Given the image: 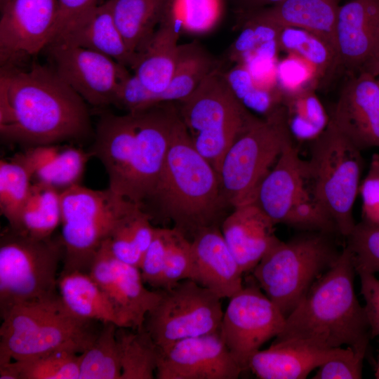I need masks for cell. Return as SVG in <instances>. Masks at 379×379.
<instances>
[{
  "label": "cell",
  "mask_w": 379,
  "mask_h": 379,
  "mask_svg": "<svg viewBox=\"0 0 379 379\" xmlns=\"http://www.w3.org/2000/svg\"><path fill=\"white\" fill-rule=\"evenodd\" d=\"M46 49L58 74L94 107L113 105L119 85L130 74L126 66L88 49L56 41Z\"/></svg>",
  "instance_id": "obj_15"
},
{
  "label": "cell",
  "mask_w": 379,
  "mask_h": 379,
  "mask_svg": "<svg viewBox=\"0 0 379 379\" xmlns=\"http://www.w3.org/2000/svg\"><path fill=\"white\" fill-rule=\"evenodd\" d=\"M225 75L234 93L246 107L267 114L281 106L284 95L279 88L258 82L246 65L238 64Z\"/></svg>",
  "instance_id": "obj_40"
},
{
  "label": "cell",
  "mask_w": 379,
  "mask_h": 379,
  "mask_svg": "<svg viewBox=\"0 0 379 379\" xmlns=\"http://www.w3.org/2000/svg\"><path fill=\"white\" fill-rule=\"evenodd\" d=\"M133 113L136 135L122 196L142 206L161 174L179 112L174 102H165Z\"/></svg>",
  "instance_id": "obj_13"
},
{
  "label": "cell",
  "mask_w": 379,
  "mask_h": 379,
  "mask_svg": "<svg viewBox=\"0 0 379 379\" xmlns=\"http://www.w3.org/2000/svg\"><path fill=\"white\" fill-rule=\"evenodd\" d=\"M360 151L379 148V83L363 70L344 84L330 117Z\"/></svg>",
  "instance_id": "obj_19"
},
{
  "label": "cell",
  "mask_w": 379,
  "mask_h": 379,
  "mask_svg": "<svg viewBox=\"0 0 379 379\" xmlns=\"http://www.w3.org/2000/svg\"><path fill=\"white\" fill-rule=\"evenodd\" d=\"M58 0H9L1 7V66L18 65L50 42Z\"/></svg>",
  "instance_id": "obj_18"
},
{
  "label": "cell",
  "mask_w": 379,
  "mask_h": 379,
  "mask_svg": "<svg viewBox=\"0 0 379 379\" xmlns=\"http://www.w3.org/2000/svg\"><path fill=\"white\" fill-rule=\"evenodd\" d=\"M218 67L217 60L198 41L179 44L171 80L165 91L155 98V105L183 100L208 74Z\"/></svg>",
  "instance_id": "obj_31"
},
{
  "label": "cell",
  "mask_w": 379,
  "mask_h": 379,
  "mask_svg": "<svg viewBox=\"0 0 379 379\" xmlns=\"http://www.w3.org/2000/svg\"><path fill=\"white\" fill-rule=\"evenodd\" d=\"M284 106L255 117L225 154L218 171L225 206L251 203L255 192L292 140Z\"/></svg>",
  "instance_id": "obj_8"
},
{
  "label": "cell",
  "mask_w": 379,
  "mask_h": 379,
  "mask_svg": "<svg viewBox=\"0 0 379 379\" xmlns=\"http://www.w3.org/2000/svg\"><path fill=\"white\" fill-rule=\"evenodd\" d=\"M356 274L345 246L335 263L286 318L273 343L294 340L326 350L345 345L366 355L371 335L364 307L355 293Z\"/></svg>",
  "instance_id": "obj_2"
},
{
  "label": "cell",
  "mask_w": 379,
  "mask_h": 379,
  "mask_svg": "<svg viewBox=\"0 0 379 379\" xmlns=\"http://www.w3.org/2000/svg\"><path fill=\"white\" fill-rule=\"evenodd\" d=\"M135 205L109 188L95 190L79 184L61 192V272L88 274L97 252L118 220Z\"/></svg>",
  "instance_id": "obj_9"
},
{
  "label": "cell",
  "mask_w": 379,
  "mask_h": 379,
  "mask_svg": "<svg viewBox=\"0 0 379 379\" xmlns=\"http://www.w3.org/2000/svg\"><path fill=\"white\" fill-rule=\"evenodd\" d=\"M55 41L105 55L126 67L135 61L114 22L109 0L70 21L51 42Z\"/></svg>",
  "instance_id": "obj_25"
},
{
  "label": "cell",
  "mask_w": 379,
  "mask_h": 379,
  "mask_svg": "<svg viewBox=\"0 0 379 379\" xmlns=\"http://www.w3.org/2000/svg\"><path fill=\"white\" fill-rule=\"evenodd\" d=\"M317 78L318 73L312 65L293 54L277 66V82L284 97L312 89L311 84Z\"/></svg>",
  "instance_id": "obj_44"
},
{
  "label": "cell",
  "mask_w": 379,
  "mask_h": 379,
  "mask_svg": "<svg viewBox=\"0 0 379 379\" xmlns=\"http://www.w3.org/2000/svg\"><path fill=\"white\" fill-rule=\"evenodd\" d=\"M283 102L291 135L312 140L326 127L329 117L312 89L286 95Z\"/></svg>",
  "instance_id": "obj_39"
},
{
  "label": "cell",
  "mask_w": 379,
  "mask_h": 379,
  "mask_svg": "<svg viewBox=\"0 0 379 379\" xmlns=\"http://www.w3.org/2000/svg\"><path fill=\"white\" fill-rule=\"evenodd\" d=\"M190 279L219 298H230L242 288V272L218 226L199 231L191 239Z\"/></svg>",
  "instance_id": "obj_21"
},
{
  "label": "cell",
  "mask_w": 379,
  "mask_h": 379,
  "mask_svg": "<svg viewBox=\"0 0 379 379\" xmlns=\"http://www.w3.org/2000/svg\"><path fill=\"white\" fill-rule=\"evenodd\" d=\"M255 204L275 225L285 224L301 231L338 234L332 220L316 202L302 160L292 140L259 185Z\"/></svg>",
  "instance_id": "obj_11"
},
{
  "label": "cell",
  "mask_w": 379,
  "mask_h": 379,
  "mask_svg": "<svg viewBox=\"0 0 379 379\" xmlns=\"http://www.w3.org/2000/svg\"><path fill=\"white\" fill-rule=\"evenodd\" d=\"M229 299L220 333L245 371L250 357L281 331L286 317L258 284L243 286Z\"/></svg>",
  "instance_id": "obj_14"
},
{
  "label": "cell",
  "mask_w": 379,
  "mask_h": 379,
  "mask_svg": "<svg viewBox=\"0 0 379 379\" xmlns=\"http://www.w3.org/2000/svg\"><path fill=\"white\" fill-rule=\"evenodd\" d=\"M0 133L27 147L81 139L91 131L87 103L52 66H1Z\"/></svg>",
  "instance_id": "obj_1"
},
{
  "label": "cell",
  "mask_w": 379,
  "mask_h": 379,
  "mask_svg": "<svg viewBox=\"0 0 379 379\" xmlns=\"http://www.w3.org/2000/svg\"><path fill=\"white\" fill-rule=\"evenodd\" d=\"M224 207L218 174L193 146L179 114L161 174L142 208L152 220L171 221L193 237L218 226Z\"/></svg>",
  "instance_id": "obj_3"
},
{
  "label": "cell",
  "mask_w": 379,
  "mask_h": 379,
  "mask_svg": "<svg viewBox=\"0 0 379 379\" xmlns=\"http://www.w3.org/2000/svg\"><path fill=\"white\" fill-rule=\"evenodd\" d=\"M359 193L362 199V220L379 225V173L373 168L370 167Z\"/></svg>",
  "instance_id": "obj_48"
},
{
  "label": "cell",
  "mask_w": 379,
  "mask_h": 379,
  "mask_svg": "<svg viewBox=\"0 0 379 379\" xmlns=\"http://www.w3.org/2000/svg\"><path fill=\"white\" fill-rule=\"evenodd\" d=\"M335 1H338V0H335Z\"/></svg>",
  "instance_id": "obj_56"
},
{
  "label": "cell",
  "mask_w": 379,
  "mask_h": 379,
  "mask_svg": "<svg viewBox=\"0 0 379 379\" xmlns=\"http://www.w3.org/2000/svg\"><path fill=\"white\" fill-rule=\"evenodd\" d=\"M91 151L58 144L27 147L11 159L29 171L32 182H40L60 192L80 184Z\"/></svg>",
  "instance_id": "obj_26"
},
{
  "label": "cell",
  "mask_w": 379,
  "mask_h": 379,
  "mask_svg": "<svg viewBox=\"0 0 379 379\" xmlns=\"http://www.w3.org/2000/svg\"><path fill=\"white\" fill-rule=\"evenodd\" d=\"M182 28L193 32L209 29L218 14V0H168Z\"/></svg>",
  "instance_id": "obj_43"
},
{
  "label": "cell",
  "mask_w": 379,
  "mask_h": 379,
  "mask_svg": "<svg viewBox=\"0 0 379 379\" xmlns=\"http://www.w3.org/2000/svg\"><path fill=\"white\" fill-rule=\"evenodd\" d=\"M242 371L219 331L185 338L159 348L155 378L237 379Z\"/></svg>",
  "instance_id": "obj_17"
},
{
  "label": "cell",
  "mask_w": 379,
  "mask_h": 379,
  "mask_svg": "<svg viewBox=\"0 0 379 379\" xmlns=\"http://www.w3.org/2000/svg\"><path fill=\"white\" fill-rule=\"evenodd\" d=\"M0 364L60 349L84 352L97 337L100 321L70 312L59 293L17 304L1 316Z\"/></svg>",
  "instance_id": "obj_4"
},
{
  "label": "cell",
  "mask_w": 379,
  "mask_h": 379,
  "mask_svg": "<svg viewBox=\"0 0 379 379\" xmlns=\"http://www.w3.org/2000/svg\"><path fill=\"white\" fill-rule=\"evenodd\" d=\"M152 217L135 205L117 222L108 238L114 256L124 263L140 267L153 239Z\"/></svg>",
  "instance_id": "obj_32"
},
{
  "label": "cell",
  "mask_w": 379,
  "mask_h": 379,
  "mask_svg": "<svg viewBox=\"0 0 379 379\" xmlns=\"http://www.w3.org/2000/svg\"><path fill=\"white\" fill-rule=\"evenodd\" d=\"M81 354L60 349L0 364L1 379H79Z\"/></svg>",
  "instance_id": "obj_33"
},
{
  "label": "cell",
  "mask_w": 379,
  "mask_h": 379,
  "mask_svg": "<svg viewBox=\"0 0 379 379\" xmlns=\"http://www.w3.org/2000/svg\"><path fill=\"white\" fill-rule=\"evenodd\" d=\"M88 274L110 300L120 327L142 328L147 314L161 296V290L144 286L138 267L114 256L108 239L97 252Z\"/></svg>",
  "instance_id": "obj_16"
},
{
  "label": "cell",
  "mask_w": 379,
  "mask_h": 379,
  "mask_svg": "<svg viewBox=\"0 0 379 379\" xmlns=\"http://www.w3.org/2000/svg\"><path fill=\"white\" fill-rule=\"evenodd\" d=\"M9 0H0V6L1 7L6 4Z\"/></svg>",
  "instance_id": "obj_54"
},
{
  "label": "cell",
  "mask_w": 379,
  "mask_h": 379,
  "mask_svg": "<svg viewBox=\"0 0 379 379\" xmlns=\"http://www.w3.org/2000/svg\"><path fill=\"white\" fill-rule=\"evenodd\" d=\"M375 376L376 378L379 379V359H378V365L375 369Z\"/></svg>",
  "instance_id": "obj_53"
},
{
  "label": "cell",
  "mask_w": 379,
  "mask_h": 379,
  "mask_svg": "<svg viewBox=\"0 0 379 379\" xmlns=\"http://www.w3.org/2000/svg\"><path fill=\"white\" fill-rule=\"evenodd\" d=\"M338 66L358 73L379 51V0L339 6L335 29Z\"/></svg>",
  "instance_id": "obj_20"
},
{
  "label": "cell",
  "mask_w": 379,
  "mask_h": 379,
  "mask_svg": "<svg viewBox=\"0 0 379 379\" xmlns=\"http://www.w3.org/2000/svg\"><path fill=\"white\" fill-rule=\"evenodd\" d=\"M377 79H378V83H379V77H377Z\"/></svg>",
  "instance_id": "obj_55"
},
{
  "label": "cell",
  "mask_w": 379,
  "mask_h": 379,
  "mask_svg": "<svg viewBox=\"0 0 379 379\" xmlns=\"http://www.w3.org/2000/svg\"><path fill=\"white\" fill-rule=\"evenodd\" d=\"M346 238L356 273L379 272V225L362 220Z\"/></svg>",
  "instance_id": "obj_41"
},
{
  "label": "cell",
  "mask_w": 379,
  "mask_h": 379,
  "mask_svg": "<svg viewBox=\"0 0 379 379\" xmlns=\"http://www.w3.org/2000/svg\"><path fill=\"white\" fill-rule=\"evenodd\" d=\"M181 22L166 3L162 20L145 48L131 67L133 74L150 93L149 107L167 88L174 72L178 53Z\"/></svg>",
  "instance_id": "obj_23"
},
{
  "label": "cell",
  "mask_w": 379,
  "mask_h": 379,
  "mask_svg": "<svg viewBox=\"0 0 379 379\" xmlns=\"http://www.w3.org/2000/svg\"><path fill=\"white\" fill-rule=\"evenodd\" d=\"M276 225L253 203L233 208L221 223L222 236L244 273L252 272L280 241Z\"/></svg>",
  "instance_id": "obj_22"
},
{
  "label": "cell",
  "mask_w": 379,
  "mask_h": 379,
  "mask_svg": "<svg viewBox=\"0 0 379 379\" xmlns=\"http://www.w3.org/2000/svg\"><path fill=\"white\" fill-rule=\"evenodd\" d=\"M102 2V0H58L57 17L49 44L70 21Z\"/></svg>",
  "instance_id": "obj_49"
},
{
  "label": "cell",
  "mask_w": 379,
  "mask_h": 379,
  "mask_svg": "<svg viewBox=\"0 0 379 379\" xmlns=\"http://www.w3.org/2000/svg\"><path fill=\"white\" fill-rule=\"evenodd\" d=\"M245 8L252 9L253 11L262 9L265 6H271L284 0H237Z\"/></svg>",
  "instance_id": "obj_50"
},
{
  "label": "cell",
  "mask_w": 379,
  "mask_h": 379,
  "mask_svg": "<svg viewBox=\"0 0 379 379\" xmlns=\"http://www.w3.org/2000/svg\"><path fill=\"white\" fill-rule=\"evenodd\" d=\"M168 231L167 227H155L152 242L139 267L143 281L156 290L161 287Z\"/></svg>",
  "instance_id": "obj_45"
},
{
  "label": "cell",
  "mask_w": 379,
  "mask_h": 379,
  "mask_svg": "<svg viewBox=\"0 0 379 379\" xmlns=\"http://www.w3.org/2000/svg\"><path fill=\"white\" fill-rule=\"evenodd\" d=\"M361 152L329 117L326 127L311 140L306 160L314 199L345 237L356 225L353 208L361 185Z\"/></svg>",
  "instance_id": "obj_6"
},
{
  "label": "cell",
  "mask_w": 379,
  "mask_h": 379,
  "mask_svg": "<svg viewBox=\"0 0 379 379\" xmlns=\"http://www.w3.org/2000/svg\"><path fill=\"white\" fill-rule=\"evenodd\" d=\"M61 192L49 185L32 182L18 231L36 238L51 237L61 223Z\"/></svg>",
  "instance_id": "obj_35"
},
{
  "label": "cell",
  "mask_w": 379,
  "mask_h": 379,
  "mask_svg": "<svg viewBox=\"0 0 379 379\" xmlns=\"http://www.w3.org/2000/svg\"><path fill=\"white\" fill-rule=\"evenodd\" d=\"M109 2L114 22L135 59L157 29L167 0H109Z\"/></svg>",
  "instance_id": "obj_29"
},
{
  "label": "cell",
  "mask_w": 379,
  "mask_h": 379,
  "mask_svg": "<svg viewBox=\"0 0 379 379\" xmlns=\"http://www.w3.org/2000/svg\"><path fill=\"white\" fill-rule=\"evenodd\" d=\"M178 103L180 117L193 146L218 174L227 151L255 116L234 93L220 67Z\"/></svg>",
  "instance_id": "obj_7"
},
{
  "label": "cell",
  "mask_w": 379,
  "mask_h": 379,
  "mask_svg": "<svg viewBox=\"0 0 379 379\" xmlns=\"http://www.w3.org/2000/svg\"><path fill=\"white\" fill-rule=\"evenodd\" d=\"M279 48L297 55L312 65L319 77H324L338 66L334 48L326 41L309 31L284 27L278 35Z\"/></svg>",
  "instance_id": "obj_37"
},
{
  "label": "cell",
  "mask_w": 379,
  "mask_h": 379,
  "mask_svg": "<svg viewBox=\"0 0 379 379\" xmlns=\"http://www.w3.org/2000/svg\"><path fill=\"white\" fill-rule=\"evenodd\" d=\"M339 6L335 0H284L252 11L248 18L274 27H295L320 36L335 49Z\"/></svg>",
  "instance_id": "obj_28"
},
{
  "label": "cell",
  "mask_w": 379,
  "mask_h": 379,
  "mask_svg": "<svg viewBox=\"0 0 379 379\" xmlns=\"http://www.w3.org/2000/svg\"><path fill=\"white\" fill-rule=\"evenodd\" d=\"M361 293L366 305L364 310L369 324L371 338L379 336V280L373 274H358Z\"/></svg>",
  "instance_id": "obj_47"
},
{
  "label": "cell",
  "mask_w": 379,
  "mask_h": 379,
  "mask_svg": "<svg viewBox=\"0 0 379 379\" xmlns=\"http://www.w3.org/2000/svg\"><path fill=\"white\" fill-rule=\"evenodd\" d=\"M136 127L133 112L123 115L104 114L98 122L95 141L90 150L106 170L108 188L121 196L126 182Z\"/></svg>",
  "instance_id": "obj_27"
},
{
  "label": "cell",
  "mask_w": 379,
  "mask_h": 379,
  "mask_svg": "<svg viewBox=\"0 0 379 379\" xmlns=\"http://www.w3.org/2000/svg\"><path fill=\"white\" fill-rule=\"evenodd\" d=\"M121 366V379H153L159 347L144 326L138 329L118 327L116 331Z\"/></svg>",
  "instance_id": "obj_34"
},
{
  "label": "cell",
  "mask_w": 379,
  "mask_h": 379,
  "mask_svg": "<svg viewBox=\"0 0 379 379\" xmlns=\"http://www.w3.org/2000/svg\"><path fill=\"white\" fill-rule=\"evenodd\" d=\"M353 350L350 347L321 349L294 340L272 343L250 357L247 370L260 379H304L327 361Z\"/></svg>",
  "instance_id": "obj_24"
},
{
  "label": "cell",
  "mask_w": 379,
  "mask_h": 379,
  "mask_svg": "<svg viewBox=\"0 0 379 379\" xmlns=\"http://www.w3.org/2000/svg\"><path fill=\"white\" fill-rule=\"evenodd\" d=\"M117 328L112 322L102 324L95 339L81 354L79 379H121Z\"/></svg>",
  "instance_id": "obj_36"
},
{
  "label": "cell",
  "mask_w": 379,
  "mask_h": 379,
  "mask_svg": "<svg viewBox=\"0 0 379 379\" xmlns=\"http://www.w3.org/2000/svg\"><path fill=\"white\" fill-rule=\"evenodd\" d=\"M365 355L353 350L350 354L331 359L318 367L314 379H359Z\"/></svg>",
  "instance_id": "obj_46"
},
{
  "label": "cell",
  "mask_w": 379,
  "mask_h": 379,
  "mask_svg": "<svg viewBox=\"0 0 379 379\" xmlns=\"http://www.w3.org/2000/svg\"><path fill=\"white\" fill-rule=\"evenodd\" d=\"M192 241L175 227L169 228L165 267L160 290H167L191 278Z\"/></svg>",
  "instance_id": "obj_42"
},
{
  "label": "cell",
  "mask_w": 379,
  "mask_h": 379,
  "mask_svg": "<svg viewBox=\"0 0 379 379\" xmlns=\"http://www.w3.org/2000/svg\"><path fill=\"white\" fill-rule=\"evenodd\" d=\"M63 256L60 237L36 238L8 225L0 237L1 316L17 304L58 293Z\"/></svg>",
  "instance_id": "obj_10"
},
{
  "label": "cell",
  "mask_w": 379,
  "mask_h": 379,
  "mask_svg": "<svg viewBox=\"0 0 379 379\" xmlns=\"http://www.w3.org/2000/svg\"><path fill=\"white\" fill-rule=\"evenodd\" d=\"M371 168H373L379 173V155L374 154L371 164Z\"/></svg>",
  "instance_id": "obj_52"
},
{
  "label": "cell",
  "mask_w": 379,
  "mask_h": 379,
  "mask_svg": "<svg viewBox=\"0 0 379 379\" xmlns=\"http://www.w3.org/2000/svg\"><path fill=\"white\" fill-rule=\"evenodd\" d=\"M335 234L301 231L286 242L281 241L253 270L258 285L286 318L338 259L342 251Z\"/></svg>",
  "instance_id": "obj_5"
},
{
  "label": "cell",
  "mask_w": 379,
  "mask_h": 379,
  "mask_svg": "<svg viewBox=\"0 0 379 379\" xmlns=\"http://www.w3.org/2000/svg\"><path fill=\"white\" fill-rule=\"evenodd\" d=\"M32 185L27 168L10 158L0 161V211L8 226L20 230L22 211Z\"/></svg>",
  "instance_id": "obj_38"
},
{
  "label": "cell",
  "mask_w": 379,
  "mask_h": 379,
  "mask_svg": "<svg viewBox=\"0 0 379 379\" xmlns=\"http://www.w3.org/2000/svg\"><path fill=\"white\" fill-rule=\"evenodd\" d=\"M161 291L143 324L159 348L220 331L224 312L221 298L213 292L190 279Z\"/></svg>",
  "instance_id": "obj_12"
},
{
  "label": "cell",
  "mask_w": 379,
  "mask_h": 379,
  "mask_svg": "<svg viewBox=\"0 0 379 379\" xmlns=\"http://www.w3.org/2000/svg\"><path fill=\"white\" fill-rule=\"evenodd\" d=\"M363 70L369 72L375 77H379V51L375 55V56L366 65V66L363 69Z\"/></svg>",
  "instance_id": "obj_51"
},
{
  "label": "cell",
  "mask_w": 379,
  "mask_h": 379,
  "mask_svg": "<svg viewBox=\"0 0 379 379\" xmlns=\"http://www.w3.org/2000/svg\"><path fill=\"white\" fill-rule=\"evenodd\" d=\"M60 298L74 315L120 327L116 312L102 290L89 274L80 271L60 272L58 278Z\"/></svg>",
  "instance_id": "obj_30"
}]
</instances>
